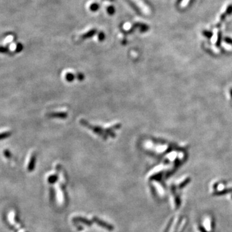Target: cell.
Returning <instances> with one entry per match:
<instances>
[{"label": "cell", "instance_id": "obj_1", "mask_svg": "<svg viewBox=\"0 0 232 232\" xmlns=\"http://www.w3.org/2000/svg\"><path fill=\"white\" fill-rule=\"evenodd\" d=\"M74 76L72 74H67L66 75V79L68 81H71L74 79Z\"/></svg>", "mask_w": 232, "mask_h": 232}, {"label": "cell", "instance_id": "obj_2", "mask_svg": "<svg viewBox=\"0 0 232 232\" xmlns=\"http://www.w3.org/2000/svg\"><path fill=\"white\" fill-rule=\"evenodd\" d=\"M95 34V31H91L90 32H89L88 33H86L84 36H85V37H90L92 34Z\"/></svg>", "mask_w": 232, "mask_h": 232}]
</instances>
